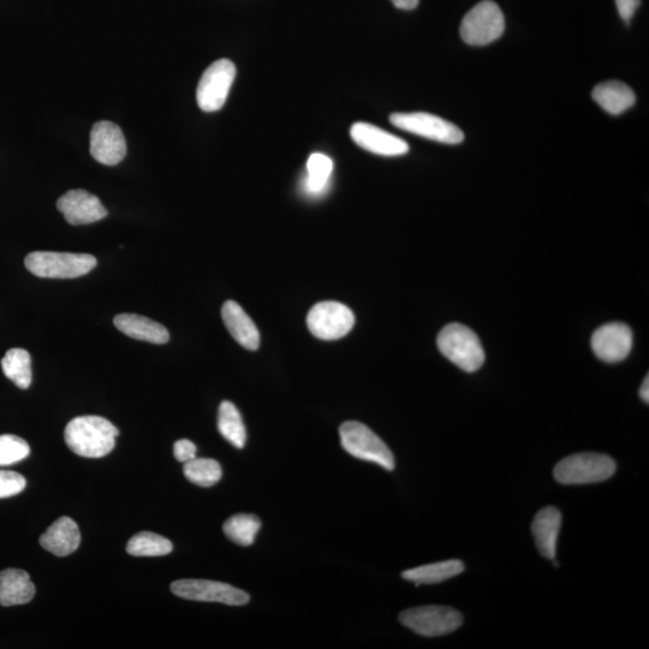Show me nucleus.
I'll use <instances>...</instances> for the list:
<instances>
[{"mask_svg":"<svg viewBox=\"0 0 649 649\" xmlns=\"http://www.w3.org/2000/svg\"><path fill=\"white\" fill-rule=\"evenodd\" d=\"M218 430L231 445L243 449L247 442L246 426L234 403L224 401L218 412Z\"/></svg>","mask_w":649,"mask_h":649,"instance_id":"23","label":"nucleus"},{"mask_svg":"<svg viewBox=\"0 0 649 649\" xmlns=\"http://www.w3.org/2000/svg\"><path fill=\"white\" fill-rule=\"evenodd\" d=\"M25 476L11 470H0V499L10 498L25 490Z\"/></svg>","mask_w":649,"mask_h":649,"instance_id":"30","label":"nucleus"},{"mask_svg":"<svg viewBox=\"0 0 649 649\" xmlns=\"http://www.w3.org/2000/svg\"><path fill=\"white\" fill-rule=\"evenodd\" d=\"M400 621L416 634L437 637L454 633L461 627L463 616L449 606L427 605L402 612Z\"/></svg>","mask_w":649,"mask_h":649,"instance_id":"7","label":"nucleus"},{"mask_svg":"<svg viewBox=\"0 0 649 649\" xmlns=\"http://www.w3.org/2000/svg\"><path fill=\"white\" fill-rule=\"evenodd\" d=\"M222 318L226 329L238 344L248 350H258L260 333L254 321L235 301H226L222 308Z\"/></svg>","mask_w":649,"mask_h":649,"instance_id":"17","label":"nucleus"},{"mask_svg":"<svg viewBox=\"0 0 649 649\" xmlns=\"http://www.w3.org/2000/svg\"><path fill=\"white\" fill-rule=\"evenodd\" d=\"M169 539L151 532H141L128 541L127 552L134 557H163L172 552Z\"/></svg>","mask_w":649,"mask_h":649,"instance_id":"27","label":"nucleus"},{"mask_svg":"<svg viewBox=\"0 0 649 649\" xmlns=\"http://www.w3.org/2000/svg\"><path fill=\"white\" fill-rule=\"evenodd\" d=\"M332 172L333 163L329 157L320 153L312 154L307 162V176L303 182V189L312 196L323 194L330 182Z\"/></svg>","mask_w":649,"mask_h":649,"instance_id":"26","label":"nucleus"},{"mask_svg":"<svg viewBox=\"0 0 649 649\" xmlns=\"http://www.w3.org/2000/svg\"><path fill=\"white\" fill-rule=\"evenodd\" d=\"M261 527L260 518L250 514H238L228 518L223 526L226 538L240 546L253 545Z\"/></svg>","mask_w":649,"mask_h":649,"instance_id":"25","label":"nucleus"},{"mask_svg":"<svg viewBox=\"0 0 649 649\" xmlns=\"http://www.w3.org/2000/svg\"><path fill=\"white\" fill-rule=\"evenodd\" d=\"M633 331L628 325L611 323L599 327L592 337L595 356L607 363L621 362L633 349Z\"/></svg>","mask_w":649,"mask_h":649,"instance_id":"12","label":"nucleus"},{"mask_svg":"<svg viewBox=\"0 0 649 649\" xmlns=\"http://www.w3.org/2000/svg\"><path fill=\"white\" fill-rule=\"evenodd\" d=\"M397 9L413 10L418 7L420 0H391Z\"/></svg>","mask_w":649,"mask_h":649,"instance_id":"33","label":"nucleus"},{"mask_svg":"<svg viewBox=\"0 0 649 649\" xmlns=\"http://www.w3.org/2000/svg\"><path fill=\"white\" fill-rule=\"evenodd\" d=\"M355 315L343 303L335 301L320 302L308 313L307 325L314 337L324 341L347 336L353 330Z\"/></svg>","mask_w":649,"mask_h":649,"instance_id":"9","label":"nucleus"},{"mask_svg":"<svg viewBox=\"0 0 649 649\" xmlns=\"http://www.w3.org/2000/svg\"><path fill=\"white\" fill-rule=\"evenodd\" d=\"M438 348L446 359L468 373L478 371L485 362V351L476 333L462 324H449L440 331Z\"/></svg>","mask_w":649,"mask_h":649,"instance_id":"2","label":"nucleus"},{"mask_svg":"<svg viewBox=\"0 0 649 649\" xmlns=\"http://www.w3.org/2000/svg\"><path fill=\"white\" fill-rule=\"evenodd\" d=\"M25 265L39 278L74 279L91 272L97 259L89 254L34 252L27 255Z\"/></svg>","mask_w":649,"mask_h":649,"instance_id":"4","label":"nucleus"},{"mask_svg":"<svg viewBox=\"0 0 649 649\" xmlns=\"http://www.w3.org/2000/svg\"><path fill=\"white\" fill-rule=\"evenodd\" d=\"M113 324L125 336L152 344L169 342L170 333L162 324L138 314H118Z\"/></svg>","mask_w":649,"mask_h":649,"instance_id":"19","label":"nucleus"},{"mask_svg":"<svg viewBox=\"0 0 649 649\" xmlns=\"http://www.w3.org/2000/svg\"><path fill=\"white\" fill-rule=\"evenodd\" d=\"M119 431L101 416L87 415L71 420L65 427L64 438L74 454L86 458H101L115 448Z\"/></svg>","mask_w":649,"mask_h":649,"instance_id":"1","label":"nucleus"},{"mask_svg":"<svg viewBox=\"0 0 649 649\" xmlns=\"http://www.w3.org/2000/svg\"><path fill=\"white\" fill-rule=\"evenodd\" d=\"M236 77L235 64L229 59H220L208 67L202 75L198 89H196V100L202 111H219L229 97L232 83Z\"/></svg>","mask_w":649,"mask_h":649,"instance_id":"10","label":"nucleus"},{"mask_svg":"<svg viewBox=\"0 0 649 649\" xmlns=\"http://www.w3.org/2000/svg\"><path fill=\"white\" fill-rule=\"evenodd\" d=\"M81 544V533L76 522L69 517L58 518L40 537L43 549L57 557H67Z\"/></svg>","mask_w":649,"mask_h":649,"instance_id":"16","label":"nucleus"},{"mask_svg":"<svg viewBox=\"0 0 649 649\" xmlns=\"http://www.w3.org/2000/svg\"><path fill=\"white\" fill-rule=\"evenodd\" d=\"M351 139L363 150L383 157H400L409 152L406 141L368 123H355L350 130Z\"/></svg>","mask_w":649,"mask_h":649,"instance_id":"15","label":"nucleus"},{"mask_svg":"<svg viewBox=\"0 0 649 649\" xmlns=\"http://www.w3.org/2000/svg\"><path fill=\"white\" fill-rule=\"evenodd\" d=\"M171 592L182 599L230 606L246 605L250 600L249 594L241 589L228 583L208 580H178L172 583Z\"/></svg>","mask_w":649,"mask_h":649,"instance_id":"11","label":"nucleus"},{"mask_svg":"<svg viewBox=\"0 0 649 649\" xmlns=\"http://www.w3.org/2000/svg\"><path fill=\"white\" fill-rule=\"evenodd\" d=\"M57 208L71 225L97 223L107 216V210L97 196L83 189L69 190L59 198Z\"/></svg>","mask_w":649,"mask_h":649,"instance_id":"13","label":"nucleus"},{"mask_svg":"<svg viewBox=\"0 0 649 649\" xmlns=\"http://www.w3.org/2000/svg\"><path fill=\"white\" fill-rule=\"evenodd\" d=\"M463 571L464 564L457 559H452V561L422 565V567L404 571L402 577L418 586L434 585V583L450 580L452 577L462 574Z\"/></svg>","mask_w":649,"mask_h":649,"instance_id":"22","label":"nucleus"},{"mask_svg":"<svg viewBox=\"0 0 649 649\" xmlns=\"http://www.w3.org/2000/svg\"><path fill=\"white\" fill-rule=\"evenodd\" d=\"M34 595L35 586L27 571L11 568L0 573V605L10 607L28 604Z\"/></svg>","mask_w":649,"mask_h":649,"instance_id":"20","label":"nucleus"},{"mask_svg":"<svg viewBox=\"0 0 649 649\" xmlns=\"http://www.w3.org/2000/svg\"><path fill=\"white\" fill-rule=\"evenodd\" d=\"M196 445L188 439H181L174 445V455L178 462L186 463L196 457Z\"/></svg>","mask_w":649,"mask_h":649,"instance_id":"31","label":"nucleus"},{"mask_svg":"<svg viewBox=\"0 0 649 649\" xmlns=\"http://www.w3.org/2000/svg\"><path fill=\"white\" fill-rule=\"evenodd\" d=\"M562 514L553 506L541 509L535 516L532 532L538 550L547 559H555L557 541L561 532Z\"/></svg>","mask_w":649,"mask_h":649,"instance_id":"18","label":"nucleus"},{"mask_svg":"<svg viewBox=\"0 0 649 649\" xmlns=\"http://www.w3.org/2000/svg\"><path fill=\"white\" fill-rule=\"evenodd\" d=\"M5 377L22 390L28 389L32 384V359L25 349L15 348L8 351L2 360Z\"/></svg>","mask_w":649,"mask_h":649,"instance_id":"24","label":"nucleus"},{"mask_svg":"<svg viewBox=\"0 0 649 649\" xmlns=\"http://www.w3.org/2000/svg\"><path fill=\"white\" fill-rule=\"evenodd\" d=\"M619 16L624 22L629 23L633 19L641 0H615Z\"/></svg>","mask_w":649,"mask_h":649,"instance_id":"32","label":"nucleus"},{"mask_svg":"<svg viewBox=\"0 0 649 649\" xmlns=\"http://www.w3.org/2000/svg\"><path fill=\"white\" fill-rule=\"evenodd\" d=\"M592 97L601 109L613 116L629 110L636 101L633 89L619 81L600 83L593 89Z\"/></svg>","mask_w":649,"mask_h":649,"instance_id":"21","label":"nucleus"},{"mask_svg":"<svg viewBox=\"0 0 649 649\" xmlns=\"http://www.w3.org/2000/svg\"><path fill=\"white\" fill-rule=\"evenodd\" d=\"M648 387H649V377L647 375L646 379L643 380V383H642V386H641V389H640V396L642 398V401L645 402V403L649 402Z\"/></svg>","mask_w":649,"mask_h":649,"instance_id":"34","label":"nucleus"},{"mask_svg":"<svg viewBox=\"0 0 649 649\" xmlns=\"http://www.w3.org/2000/svg\"><path fill=\"white\" fill-rule=\"evenodd\" d=\"M31 454V448L25 439L13 434L0 436V467L19 463Z\"/></svg>","mask_w":649,"mask_h":649,"instance_id":"29","label":"nucleus"},{"mask_svg":"<svg viewBox=\"0 0 649 649\" xmlns=\"http://www.w3.org/2000/svg\"><path fill=\"white\" fill-rule=\"evenodd\" d=\"M343 449L359 460L379 464L389 470L395 469V457L389 446L366 425L357 421H348L339 428Z\"/></svg>","mask_w":649,"mask_h":649,"instance_id":"5","label":"nucleus"},{"mask_svg":"<svg viewBox=\"0 0 649 649\" xmlns=\"http://www.w3.org/2000/svg\"><path fill=\"white\" fill-rule=\"evenodd\" d=\"M184 475L186 478L193 482V484L201 487H211L216 485L222 479V467L217 461L211 458H194L192 461L184 463Z\"/></svg>","mask_w":649,"mask_h":649,"instance_id":"28","label":"nucleus"},{"mask_svg":"<svg viewBox=\"0 0 649 649\" xmlns=\"http://www.w3.org/2000/svg\"><path fill=\"white\" fill-rule=\"evenodd\" d=\"M505 31V17L502 9L491 0H484L464 16L461 23V38L472 46H485L502 37Z\"/></svg>","mask_w":649,"mask_h":649,"instance_id":"6","label":"nucleus"},{"mask_svg":"<svg viewBox=\"0 0 649 649\" xmlns=\"http://www.w3.org/2000/svg\"><path fill=\"white\" fill-rule=\"evenodd\" d=\"M617 464L613 458L583 452L564 458L555 468V479L563 485L597 484L612 478Z\"/></svg>","mask_w":649,"mask_h":649,"instance_id":"3","label":"nucleus"},{"mask_svg":"<svg viewBox=\"0 0 649 649\" xmlns=\"http://www.w3.org/2000/svg\"><path fill=\"white\" fill-rule=\"evenodd\" d=\"M390 122L404 132L412 133L446 145H458L464 140L462 130L446 119L426 112L394 113Z\"/></svg>","mask_w":649,"mask_h":649,"instance_id":"8","label":"nucleus"},{"mask_svg":"<svg viewBox=\"0 0 649 649\" xmlns=\"http://www.w3.org/2000/svg\"><path fill=\"white\" fill-rule=\"evenodd\" d=\"M91 154L98 163L113 166L127 156V142L117 124L101 121L91 132Z\"/></svg>","mask_w":649,"mask_h":649,"instance_id":"14","label":"nucleus"}]
</instances>
